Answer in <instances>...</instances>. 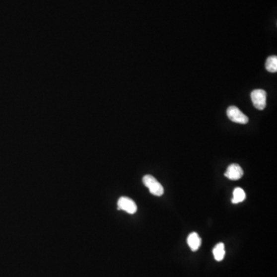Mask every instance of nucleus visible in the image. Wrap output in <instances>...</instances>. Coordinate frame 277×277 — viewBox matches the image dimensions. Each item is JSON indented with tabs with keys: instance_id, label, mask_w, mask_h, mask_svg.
Wrapping results in <instances>:
<instances>
[{
	"instance_id": "1",
	"label": "nucleus",
	"mask_w": 277,
	"mask_h": 277,
	"mask_svg": "<svg viewBox=\"0 0 277 277\" xmlns=\"http://www.w3.org/2000/svg\"><path fill=\"white\" fill-rule=\"evenodd\" d=\"M142 182L145 187L149 189L150 194L156 197H161L164 194V189L161 183L151 175H146L142 179Z\"/></svg>"
},
{
	"instance_id": "2",
	"label": "nucleus",
	"mask_w": 277,
	"mask_h": 277,
	"mask_svg": "<svg viewBox=\"0 0 277 277\" xmlns=\"http://www.w3.org/2000/svg\"><path fill=\"white\" fill-rule=\"evenodd\" d=\"M253 106L259 110H263L267 106V92L264 89H255L251 92Z\"/></svg>"
},
{
	"instance_id": "3",
	"label": "nucleus",
	"mask_w": 277,
	"mask_h": 277,
	"mask_svg": "<svg viewBox=\"0 0 277 277\" xmlns=\"http://www.w3.org/2000/svg\"><path fill=\"white\" fill-rule=\"evenodd\" d=\"M226 114H227L228 118L231 121L234 122V123L246 124L249 122L248 117H246V115L243 114L240 111V109L236 106H229L227 109V111H226Z\"/></svg>"
},
{
	"instance_id": "4",
	"label": "nucleus",
	"mask_w": 277,
	"mask_h": 277,
	"mask_svg": "<svg viewBox=\"0 0 277 277\" xmlns=\"http://www.w3.org/2000/svg\"><path fill=\"white\" fill-rule=\"evenodd\" d=\"M117 205H118L119 209L125 211L130 214H134L137 211V204H135L134 200L128 197H120Z\"/></svg>"
},
{
	"instance_id": "5",
	"label": "nucleus",
	"mask_w": 277,
	"mask_h": 277,
	"mask_svg": "<svg viewBox=\"0 0 277 277\" xmlns=\"http://www.w3.org/2000/svg\"><path fill=\"white\" fill-rule=\"evenodd\" d=\"M224 175L229 180H238L241 179L242 176H243V170L240 165L234 163V164L229 165Z\"/></svg>"
},
{
	"instance_id": "6",
	"label": "nucleus",
	"mask_w": 277,
	"mask_h": 277,
	"mask_svg": "<svg viewBox=\"0 0 277 277\" xmlns=\"http://www.w3.org/2000/svg\"><path fill=\"white\" fill-rule=\"evenodd\" d=\"M201 238L197 233H192L187 238V243L192 251H197L201 246Z\"/></svg>"
},
{
	"instance_id": "7",
	"label": "nucleus",
	"mask_w": 277,
	"mask_h": 277,
	"mask_svg": "<svg viewBox=\"0 0 277 277\" xmlns=\"http://www.w3.org/2000/svg\"><path fill=\"white\" fill-rule=\"evenodd\" d=\"M214 258L216 261H222L224 259L226 251H225V246L222 243H219L215 245L213 250H212Z\"/></svg>"
},
{
	"instance_id": "8",
	"label": "nucleus",
	"mask_w": 277,
	"mask_h": 277,
	"mask_svg": "<svg viewBox=\"0 0 277 277\" xmlns=\"http://www.w3.org/2000/svg\"><path fill=\"white\" fill-rule=\"evenodd\" d=\"M246 199V194L243 189L237 187L233 191V197L232 199V203L233 204H240L244 201Z\"/></svg>"
},
{
	"instance_id": "9",
	"label": "nucleus",
	"mask_w": 277,
	"mask_h": 277,
	"mask_svg": "<svg viewBox=\"0 0 277 277\" xmlns=\"http://www.w3.org/2000/svg\"><path fill=\"white\" fill-rule=\"evenodd\" d=\"M266 69L267 70L271 72H277V56H271L268 57L266 62Z\"/></svg>"
}]
</instances>
